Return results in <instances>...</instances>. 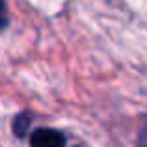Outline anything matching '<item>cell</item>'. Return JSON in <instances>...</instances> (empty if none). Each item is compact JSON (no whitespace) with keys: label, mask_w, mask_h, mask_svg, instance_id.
<instances>
[{"label":"cell","mask_w":147,"mask_h":147,"mask_svg":"<svg viewBox=\"0 0 147 147\" xmlns=\"http://www.w3.org/2000/svg\"><path fill=\"white\" fill-rule=\"evenodd\" d=\"M138 147H147V117L142 123V129L138 132Z\"/></svg>","instance_id":"4"},{"label":"cell","mask_w":147,"mask_h":147,"mask_svg":"<svg viewBox=\"0 0 147 147\" xmlns=\"http://www.w3.org/2000/svg\"><path fill=\"white\" fill-rule=\"evenodd\" d=\"M67 138L61 130L41 127L30 134V147H65Z\"/></svg>","instance_id":"1"},{"label":"cell","mask_w":147,"mask_h":147,"mask_svg":"<svg viewBox=\"0 0 147 147\" xmlns=\"http://www.w3.org/2000/svg\"><path fill=\"white\" fill-rule=\"evenodd\" d=\"M32 119H34V115L30 114V112H19L13 117V121H11V130H13V134L19 140H24V138L28 136V130H30V127H32Z\"/></svg>","instance_id":"2"},{"label":"cell","mask_w":147,"mask_h":147,"mask_svg":"<svg viewBox=\"0 0 147 147\" xmlns=\"http://www.w3.org/2000/svg\"><path fill=\"white\" fill-rule=\"evenodd\" d=\"M9 26V13H7L6 0H0V34Z\"/></svg>","instance_id":"3"}]
</instances>
